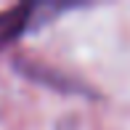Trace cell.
<instances>
[{
    "instance_id": "6da1fadb",
    "label": "cell",
    "mask_w": 130,
    "mask_h": 130,
    "mask_svg": "<svg viewBox=\"0 0 130 130\" xmlns=\"http://www.w3.org/2000/svg\"><path fill=\"white\" fill-rule=\"evenodd\" d=\"M35 11H37V5H27V3L13 5L11 11H3V13H0V45H5L13 37H19L29 27Z\"/></svg>"
}]
</instances>
